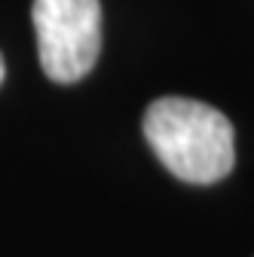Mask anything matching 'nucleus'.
Instances as JSON below:
<instances>
[{
	"label": "nucleus",
	"mask_w": 254,
	"mask_h": 257,
	"mask_svg": "<svg viewBox=\"0 0 254 257\" xmlns=\"http://www.w3.org/2000/svg\"><path fill=\"white\" fill-rule=\"evenodd\" d=\"M37 52L52 83L83 80L101 52V4L98 0H34Z\"/></svg>",
	"instance_id": "f03ea898"
},
{
	"label": "nucleus",
	"mask_w": 254,
	"mask_h": 257,
	"mask_svg": "<svg viewBox=\"0 0 254 257\" xmlns=\"http://www.w3.org/2000/svg\"><path fill=\"white\" fill-rule=\"evenodd\" d=\"M144 138L160 163L187 184H217L236 163L230 119L196 98H156L144 113Z\"/></svg>",
	"instance_id": "f257e3e1"
},
{
	"label": "nucleus",
	"mask_w": 254,
	"mask_h": 257,
	"mask_svg": "<svg viewBox=\"0 0 254 257\" xmlns=\"http://www.w3.org/2000/svg\"><path fill=\"white\" fill-rule=\"evenodd\" d=\"M4 74H7V64H4V55H0V83H4Z\"/></svg>",
	"instance_id": "7ed1b4c3"
}]
</instances>
